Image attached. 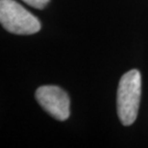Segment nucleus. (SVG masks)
<instances>
[{
	"label": "nucleus",
	"instance_id": "obj_1",
	"mask_svg": "<svg viewBox=\"0 0 148 148\" xmlns=\"http://www.w3.org/2000/svg\"><path fill=\"white\" fill-rule=\"evenodd\" d=\"M141 96V76L132 69L121 77L117 90V114L121 123L129 126L137 118Z\"/></svg>",
	"mask_w": 148,
	"mask_h": 148
},
{
	"label": "nucleus",
	"instance_id": "obj_4",
	"mask_svg": "<svg viewBox=\"0 0 148 148\" xmlns=\"http://www.w3.org/2000/svg\"><path fill=\"white\" fill-rule=\"evenodd\" d=\"M26 4L31 6L35 9H38V10H42L47 6L50 0H22Z\"/></svg>",
	"mask_w": 148,
	"mask_h": 148
},
{
	"label": "nucleus",
	"instance_id": "obj_3",
	"mask_svg": "<svg viewBox=\"0 0 148 148\" xmlns=\"http://www.w3.org/2000/svg\"><path fill=\"white\" fill-rule=\"evenodd\" d=\"M36 99L46 112L64 121L69 117L70 100L67 93L57 86H42L36 91Z\"/></svg>",
	"mask_w": 148,
	"mask_h": 148
},
{
	"label": "nucleus",
	"instance_id": "obj_2",
	"mask_svg": "<svg viewBox=\"0 0 148 148\" xmlns=\"http://www.w3.org/2000/svg\"><path fill=\"white\" fill-rule=\"evenodd\" d=\"M0 22L16 35H33L41 27L40 20L14 0H0Z\"/></svg>",
	"mask_w": 148,
	"mask_h": 148
}]
</instances>
